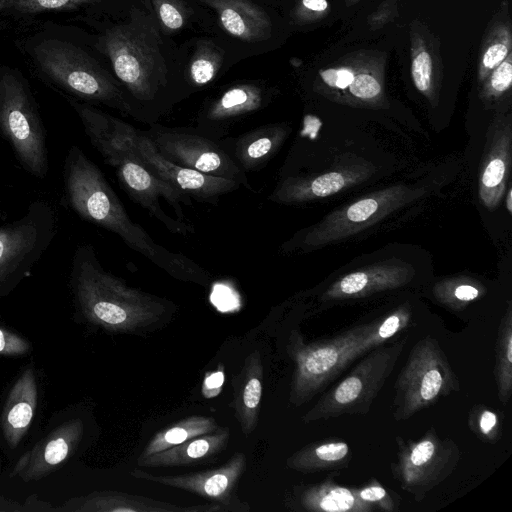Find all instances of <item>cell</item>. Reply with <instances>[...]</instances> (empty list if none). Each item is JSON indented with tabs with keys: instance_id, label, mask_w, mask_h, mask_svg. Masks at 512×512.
<instances>
[{
	"instance_id": "8fae6325",
	"label": "cell",
	"mask_w": 512,
	"mask_h": 512,
	"mask_svg": "<svg viewBox=\"0 0 512 512\" xmlns=\"http://www.w3.org/2000/svg\"><path fill=\"white\" fill-rule=\"evenodd\" d=\"M56 223L51 205L35 201L21 218L0 226V293L30 273L55 237Z\"/></svg>"
},
{
	"instance_id": "ee69618b",
	"label": "cell",
	"mask_w": 512,
	"mask_h": 512,
	"mask_svg": "<svg viewBox=\"0 0 512 512\" xmlns=\"http://www.w3.org/2000/svg\"><path fill=\"white\" fill-rule=\"evenodd\" d=\"M27 511V508L19 502L0 496V512H21Z\"/></svg>"
},
{
	"instance_id": "d6a6232c",
	"label": "cell",
	"mask_w": 512,
	"mask_h": 512,
	"mask_svg": "<svg viewBox=\"0 0 512 512\" xmlns=\"http://www.w3.org/2000/svg\"><path fill=\"white\" fill-rule=\"evenodd\" d=\"M437 300L453 310H460L481 295V289L471 282H448L435 287Z\"/></svg>"
},
{
	"instance_id": "8d00e7d4",
	"label": "cell",
	"mask_w": 512,
	"mask_h": 512,
	"mask_svg": "<svg viewBox=\"0 0 512 512\" xmlns=\"http://www.w3.org/2000/svg\"><path fill=\"white\" fill-rule=\"evenodd\" d=\"M412 77L416 88L421 92H426L430 88L432 61L430 55L422 51L412 62Z\"/></svg>"
},
{
	"instance_id": "e0dca14e",
	"label": "cell",
	"mask_w": 512,
	"mask_h": 512,
	"mask_svg": "<svg viewBox=\"0 0 512 512\" xmlns=\"http://www.w3.org/2000/svg\"><path fill=\"white\" fill-rule=\"evenodd\" d=\"M136 150L153 174L183 191L197 202L217 205L223 195L238 190L241 186L233 180L210 176L166 160L141 130H138L136 136Z\"/></svg>"
},
{
	"instance_id": "7a4b0ae2",
	"label": "cell",
	"mask_w": 512,
	"mask_h": 512,
	"mask_svg": "<svg viewBox=\"0 0 512 512\" xmlns=\"http://www.w3.org/2000/svg\"><path fill=\"white\" fill-rule=\"evenodd\" d=\"M91 144L111 166L129 198L175 234L187 236L195 228L186 223L183 205L192 198L153 174L136 150L138 129L91 104L71 99Z\"/></svg>"
},
{
	"instance_id": "5b68a950",
	"label": "cell",
	"mask_w": 512,
	"mask_h": 512,
	"mask_svg": "<svg viewBox=\"0 0 512 512\" xmlns=\"http://www.w3.org/2000/svg\"><path fill=\"white\" fill-rule=\"evenodd\" d=\"M410 316L409 306L403 305L381 319L313 343H305L302 335L293 330L287 345L295 364L290 402L294 406L309 402L354 360L406 328Z\"/></svg>"
},
{
	"instance_id": "277c9868",
	"label": "cell",
	"mask_w": 512,
	"mask_h": 512,
	"mask_svg": "<svg viewBox=\"0 0 512 512\" xmlns=\"http://www.w3.org/2000/svg\"><path fill=\"white\" fill-rule=\"evenodd\" d=\"M70 279L80 312L89 322L109 331L135 333L153 327L175 307L107 272L90 244L75 250Z\"/></svg>"
},
{
	"instance_id": "d6986e66",
	"label": "cell",
	"mask_w": 512,
	"mask_h": 512,
	"mask_svg": "<svg viewBox=\"0 0 512 512\" xmlns=\"http://www.w3.org/2000/svg\"><path fill=\"white\" fill-rule=\"evenodd\" d=\"M371 174L367 164H350L317 176H286L279 180L268 199L278 204H301L331 196Z\"/></svg>"
},
{
	"instance_id": "30bf717a",
	"label": "cell",
	"mask_w": 512,
	"mask_h": 512,
	"mask_svg": "<svg viewBox=\"0 0 512 512\" xmlns=\"http://www.w3.org/2000/svg\"><path fill=\"white\" fill-rule=\"evenodd\" d=\"M0 130L23 167L44 178L49 169L45 129L24 81L10 71L0 76Z\"/></svg>"
},
{
	"instance_id": "6da1fadb",
	"label": "cell",
	"mask_w": 512,
	"mask_h": 512,
	"mask_svg": "<svg viewBox=\"0 0 512 512\" xmlns=\"http://www.w3.org/2000/svg\"><path fill=\"white\" fill-rule=\"evenodd\" d=\"M92 44L123 86L141 123L152 125L189 98L180 45L162 34L142 0H113Z\"/></svg>"
},
{
	"instance_id": "4316f807",
	"label": "cell",
	"mask_w": 512,
	"mask_h": 512,
	"mask_svg": "<svg viewBox=\"0 0 512 512\" xmlns=\"http://www.w3.org/2000/svg\"><path fill=\"white\" fill-rule=\"evenodd\" d=\"M235 417L244 435L251 434L258 423L263 388V365L258 351L250 353L242 370L232 378Z\"/></svg>"
},
{
	"instance_id": "f35d334b",
	"label": "cell",
	"mask_w": 512,
	"mask_h": 512,
	"mask_svg": "<svg viewBox=\"0 0 512 512\" xmlns=\"http://www.w3.org/2000/svg\"><path fill=\"white\" fill-rule=\"evenodd\" d=\"M348 87L351 94L364 100L375 98L381 92V85L376 78L365 73L354 76Z\"/></svg>"
},
{
	"instance_id": "52a82bcc",
	"label": "cell",
	"mask_w": 512,
	"mask_h": 512,
	"mask_svg": "<svg viewBox=\"0 0 512 512\" xmlns=\"http://www.w3.org/2000/svg\"><path fill=\"white\" fill-rule=\"evenodd\" d=\"M201 13L202 32L215 37L236 64L274 49L278 22L264 0H191Z\"/></svg>"
},
{
	"instance_id": "836d02e7",
	"label": "cell",
	"mask_w": 512,
	"mask_h": 512,
	"mask_svg": "<svg viewBox=\"0 0 512 512\" xmlns=\"http://www.w3.org/2000/svg\"><path fill=\"white\" fill-rule=\"evenodd\" d=\"M468 425L477 437L488 443H495L500 437V419L496 412L477 405L469 413Z\"/></svg>"
},
{
	"instance_id": "7bdbcfd3",
	"label": "cell",
	"mask_w": 512,
	"mask_h": 512,
	"mask_svg": "<svg viewBox=\"0 0 512 512\" xmlns=\"http://www.w3.org/2000/svg\"><path fill=\"white\" fill-rule=\"evenodd\" d=\"M507 53L508 49L504 44L496 43L486 50L483 65L488 69L497 67L506 58Z\"/></svg>"
},
{
	"instance_id": "f6af8a7d",
	"label": "cell",
	"mask_w": 512,
	"mask_h": 512,
	"mask_svg": "<svg viewBox=\"0 0 512 512\" xmlns=\"http://www.w3.org/2000/svg\"><path fill=\"white\" fill-rule=\"evenodd\" d=\"M302 5L308 10L312 11H324L328 4L326 0H302Z\"/></svg>"
},
{
	"instance_id": "f1b7e54d",
	"label": "cell",
	"mask_w": 512,
	"mask_h": 512,
	"mask_svg": "<svg viewBox=\"0 0 512 512\" xmlns=\"http://www.w3.org/2000/svg\"><path fill=\"white\" fill-rule=\"evenodd\" d=\"M160 31L173 39L188 31L202 32L198 6L191 0H142Z\"/></svg>"
},
{
	"instance_id": "4fadbf2b",
	"label": "cell",
	"mask_w": 512,
	"mask_h": 512,
	"mask_svg": "<svg viewBox=\"0 0 512 512\" xmlns=\"http://www.w3.org/2000/svg\"><path fill=\"white\" fill-rule=\"evenodd\" d=\"M142 133L166 160L210 176L233 180L254 191L246 173L232 160L220 141L195 127H166L154 123Z\"/></svg>"
},
{
	"instance_id": "4dcf8cb0",
	"label": "cell",
	"mask_w": 512,
	"mask_h": 512,
	"mask_svg": "<svg viewBox=\"0 0 512 512\" xmlns=\"http://www.w3.org/2000/svg\"><path fill=\"white\" fill-rule=\"evenodd\" d=\"M219 428L213 417L194 415L187 417L172 426L157 432L143 449L140 456H148L193 437L208 434Z\"/></svg>"
},
{
	"instance_id": "7402d4cb",
	"label": "cell",
	"mask_w": 512,
	"mask_h": 512,
	"mask_svg": "<svg viewBox=\"0 0 512 512\" xmlns=\"http://www.w3.org/2000/svg\"><path fill=\"white\" fill-rule=\"evenodd\" d=\"M289 134L290 128L285 123H269L219 141L240 169L249 173L262 170L280 150Z\"/></svg>"
},
{
	"instance_id": "ba28073f",
	"label": "cell",
	"mask_w": 512,
	"mask_h": 512,
	"mask_svg": "<svg viewBox=\"0 0 512 512\" xmlns=\"http://www.w3.org/2000/svg\"><path fill=\"white\" fill-rule=\"evenodd\" d=\"M394 389L393 418L402 421L459 392L460 383L439 342L426 336L410 350Z\"/></svg>"
},
{
	"instance_id": "ffe728a7",
	"label": "cell",
	"mask_w": 512,
	"mask_h": 512,
	"mask_svg": "<svg viewBox=\"0 0 512 512\" xmlns=\"http://www.w3.org/2000/svg\"><path fill=\"white\" fill-rule=\"evenodd\" d=\"M182 73L192 95L209 88L236 62L215 37L199 34L180 45Z\"/></svg>"
},
{
	"instance_id": "484cf974",
	"label": "cell",
	"mask_w": 512,
	"mask_h": 512,
	"mask_svg": "<svg viewBox=\"0 0 512 512\" xmlns=\"http://www.w3.org/2000/svg\"><path fill=\"white\" fill-rule=\"evenodd\" d=\"M228 427L188 439L178 445L163 451L139 456L137 464L140 467H174L191 466L212 460L223 451L229 442Z\"/></svg>"
},
{
	"instance_id": "cb8c5ba5",
	"label": "cell",
	"mask_w": 512,
	"mask_h": 512,
	"mask_svg": "<svg viewBox=\"0 0 512 512\" xmlns=\"http://www.w3.org/2000/svg\"><path fill=\"white\" fill-rule=\"evenodd\" d=\"M511 142L510 125L492 128L479 176V198L486 208H496L506 190L511 166Z\"/></svg>"
},
{
	"instance_id": "60d3db41",
	"label": "cell",
	"mask_w": 512,
	"mask_h": 512,
	"mask_svg": "<svg viewBox=\"0 0 512 512\" xmlns=\"http://www.w3.org/2000/svg\"><path fill=\"white\" fill-rule=\"evenodd\" d=\"M512 82V65L510 61L501 62L491 77V87L496 92L507 90Z\"/></svg>"
},
{
	"instance_id": "44dd1931",
	"label": "cell",
	"mask_w": 512,
	"mask_h": 512,
	"mask_svg": "<svg viewBox=\"0 0 512 512\" xmlns=\"http://www.w3.org/2000/svg\"><path fill=\"white\" fill-rule=\"evenodd\" d=\"M61 512H214L225 511L220 504L181 507L142 495L118 491H95L86 496L73 497L61 507Z\"/></svg>"
},
{
	"instance_id": "5bb4252c",
	"label": "cell",
	"mask_w": 512,
	"mask_h": 512,
	"mask_svg": "<svg viewBox=\"0 0 512 512\" xmlns=\"http://www.w3.org/2000/svg\"><path fill=\"white\" fill-rule=\"evenodd\" d=\"M413 198L415 195L412 191L400 185L375 192L338 209L320 223L301 232L283 244L282 251L319 247L353 235Z\"/></svg>"
},
{
	"instance_id": "74e56055",
	"label": "cell",
	"mask_w": 512,
	"mask_h": 512,
	"mask_svg": "<svg viewBox=\"0 0 512 512\" xmlns=\"http://www.w3.org/2000/svg\"><path fill=\"white\" fill-rule=\"evenodd\" d=\"M31 349L30 343L18 334L0 327V354L19 356L27 354Z\"/></svg>"
},
{
	"instance_id": "f546056e",
	"label": "cell",
	"mask_w": 512,
	"mask_h": 512,
	"mask_svg": "<svg viewBox=\"0 0 512 512\" xmlns=\"http://www.w3.org/2000/svg\"><path fill=\"white\" fill-rule=\"evenodd\" d=\"M351 459L349 445L343 441L311 443L294 452L286 460L288 468L300 473L338 470L348 466Z\"/></svg>"
},
{
	"instance_id": "ab89813d",
	"label": "cell",
	"mask_w": 512,
	"mask_h": 512,
	"mask_svg": "<svg viewBox=\"0 0 512 512\" xmlns=\"http://www.w3.org/2000/svg\"><path fill=\"white\" fill-rule=\"evenodd\" d=\"M320 75L327 85L339 89L347 88L354 78L353 72L346 68L327 69L322 71Z\"/></svg>"
},
{
	"instance_id": "603a6c76",
	"label": "cell",
	"mask_w": 512,
	"mask_h": 512,
	"mask_svg": "<svg viewBox=\"0 0 512 512\" xmlns=\"http://www.w3.org/2000/svg\"><path fill=\"white\" fill-rule=\"evenodd\" d=\"M413 274L411 267L405 265L380 264L367 267L341 277L324 292L322 299L358 298L395 289L408 283Z\"/></svg>"
},
{
	"instance_id": "7c38bea8",
	"label": "cell",
	"mask_w": 512,
	"mask_h": 512,
	"mask_svg": "<svg viewBox=\"0 0 512 512\" xmlns=\"http://www.w3.org/2000/svg\"><path fill=\"white\" fill-rule=\"evenodd\" d=\"M398 452L391 473L402 490L421 502L432 489L446 480L457 467L461 453L457 443L441 438L430 427L419 440L396 437Z\"/></svg>"
},
{
	"instance_id": "3957f363",
	"label": "cell",
	"mask_w": 512,
	"mask_h": 512,
	"mask_svg": "<svg viewBox=\"0 0 512 512\" xmlns=\"http://www.w3.org/2000/svg\"><path fill=\"white\" fill-rule=\"evenodd\" d=\"M63 174L69 205L81 218L117 234L130 249L177 280L201 286L212 283L208 271L184 254L156 243L130 219L101 170L78 146L69 148Z\"/></svg>"
},
{
	"instance_id": "e575fe53",
	"label": "cell",
	"mask_w": 512,
	"mask_h": 512,
	"mask_svg": "<svg viewBox=\"0 0 512 512\" xmlns=\"http://www.w3.org/2000/svg\"><path fill=\"white\" fill-rule=\"evenodd\" d=\"M96 0H0V7H12L24 12H35L60 8H75Z\"/></svg>"
},
{
	"instance_id": "9c48e42d",
	"label": "cell",
	"mask_w": 512,
	"mask_h": 512,
	"mask_svg": "<svg viewBox=\"0 0 512 512\" xmlns=\"http://www.w3.org/2000/svg\"><path fill=\"white\" fill-rule=\"evenodd\" d=\"M406 339L380 345L365 357L337 385L326 392L302 417L305 423L344 415H365L393 372Z\"/></svg>"
},
{
	"instance_id": "1f68e13d",
	"label": "cell",
	"mask_w": 512,
	"mask_h": 512,
	"mask_svg": "<svg viewBox=\"0 0 512 512\" xmlns=\"http://www.w3.org/2000/svg\"><path fill=\"white\" fill-rule=\"evenodd\" d=\"M494 378L499 401L507 405L512 394V306L510 302L498 328Z\"/></svg>"
},
{
	"instance_id": "ac0fdd59",
	"label": "cell",
	"mask_w": 512,
	"mask_h": 512,
	"mask_svg": "<svg viewBox=\"0 0 512 512\" xmlns=\"http://www.w3.org/2000/svg\"><path fill=\"white\" fill-rule=\"evenodd\" d=\"M83 431V422L78 418L62 423L18 459L10 477L30 482L48 476L73 453Z\"/></svg>"
},
{
	"instance_id": "9a60e30c",
	"label": "cell",
	"mask_w": 512,
	"mask_h": 512,
	"mask_svg": "<svg viewBox=\"0 0 512 512\" xmlns=\"http://www.w3.org/2000/svg\"><path fill=\"white\" fill-rule=\"evenodd\" d=\"M275 95V88L262 79L226 84L202 102L195 116V128L220 140L228 136L235 125L266 108Z\"/></svg>"
},
{
	"instance_id": "d4e9b609",
	"label": "cell",
	"mask_w": 512,
	"mask_h": 512,
	"mask_svg": "<svg viewBox=\"0 0 512 512\" xmlns=\"http://www.w3.org/2000/svg\"><path fill=\"white\" fill-rule=\"evenodd\" d=\"M38 390L33 367H28L16 380L5 401L2 412V431L11 448L26 435L34 418Z\"/></svg>"
},
{
	"instance_id": "bcb514c9",
	"label": "cell",
	"mask_w": 512,
	"mask_h": 512,
	"mask_svg": "<svg viewBox=\"0 0 512 512\" xmlns=\"http://www.w3.org/2000/svg\"><path fill=\"white\" fill-rule=\"evenodd\" d=\"M506 207L509 213H512V190L509 188L506 195Z\"/></svg>"
},
{
	"instance_id": "d590c367",
	"label": "cell",
	"mask_w": 512,
	"mask_h": 512,
	"mask_svg": "<svg viewBox=\"0 0 512 512\" xmlns=\"http://www.w3.org/2000/svg\"><path fill=\"white\" fill-rule=\"evenodd\" d=\"M359 497L377 510L392 512L397 510V503L393 496L378 481L372 480L362 488H358Z\"/></svg>"
},
{
	"instance_id": "2e32d148",
	"label": "cell",
	"mask_w": 512,
	"mask_h": 512,
	"mask_svg": "<svg viewBox=\"0 0 512 512\" xmlns=\"http://www.w3.org/2000/svg\"><path fill=\"white\" fill-rule=\"evenodd\" d=\"M246 467V455L237 452L224 465L210 470L163 476L134 469L131 475L137 479L185 490L214 500L225 510H248L249 506L234 496L236 485Z\"/></svg>"
},
{
	"instance_id": "8992f818",
	"label": "cell",
	"mask_w": 512,
	"mask_h": 512,
	"mask_svg": "<svg viewBox=\"0 0 512 512\" xmlns=\"http://www.w3.org/2000/svg\"><path fill=\"white\" fill-rule=\"evenodd\" d=\"M33 54L41 70L70 94L141 122L125 89L106 64L84 49L58 39H44L35 46Z\"/></svg>"
},
{
	"instance_id": "83f0119b",
	"label": "cell",
	"mask_w": 512,
	"mask_h": 512,
	"mask_svg": "<svg viewBox=\"0 0 512 512\" xmlns=\"http://www.w3.org/2000/svg\"><path fill=\"white\" fill-rule=\"evenodd\" d=\"M299 503L306 511L312 512H372L377 510L363 501L358 488L341 486L333 481L306 486L299 495Z\"/></svg>"
},
{
	"instance_id": "b9f144b4",
	"label": "cell",
	"mask_w": 512,
	"mask_h": 512,
	"mask_svg": "<svg viewBox=\"0 0 512 512\" xmlns=\"http://www.w3.org/2000/svg\"><path fill=\"white\" fill-rule=\"evenodd\" d=\"M224 382L223 369L207 374L203 382L202 393L206 398H211L219 394Z\"/></svg>"
}]
</instances>
